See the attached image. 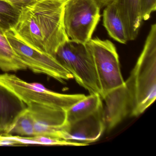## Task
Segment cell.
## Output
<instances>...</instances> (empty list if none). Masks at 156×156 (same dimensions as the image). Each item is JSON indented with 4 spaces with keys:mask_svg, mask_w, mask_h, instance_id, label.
Wrapping results in <instances>:
<instances>
[{
    "mask_svg": "<svg viewBox=\"0 0 156 156\" xmlns=\"http://www.w3.org/2000/svg\"><path fill=\"white\" fill-rule=\"evenodd\" d=\"M66 0H37L21 10L12 30L29 46L55 57L60 46L69 40L64 24Z\"/></svg>",
    "mask_w": 156,
    "mask_h": 156,
    "instance_id": "obj_1",
    "label": "cell"
},
{
    "mask_svg": "<svg viewBox=\"0 0 156 156\" xmlns=\"http://www.w3.org/2000/svg\"><path fill=\"white\" fill-rule=\"evenodd\" d=\"M130 100L129 115H140L156 98V24L151 25L143 50L125 82Z\"/></svg>",
    "mask_w": 156,
    "mask_h": 156,
    "instance_id": "obj_2",
    "label": "cell"
},
{
    "mask_svg": "<svg viewBox=\"0 0 156 156\" xmlns=\"http://www.w3.org/2000/svg\"><path fill=\"white\" fill-rule=\"evenodd\" d=\"M55 57L71 73L78 84L89 94H98L101 96L94 58L86 44L69 39L59 47Z\"/></svg>",
    "mask_w": 156,
    "mask_h": 156,
    "instance_id": "obj_3",
    "label": "cell"
},
{
    "mask_svg": "<svg viewBox=\"0 0 156 156\" xmlns=\"http://www.w3.org/2000/svg\"><path fill=\"white\" fill-rule=\"evenodd\" d=\"M0 84L14 93L26 105L37 103L66 110L86 96L83 94H67L46 89L38 83H29L14 74H0Z\"/></svg>",
    "mask_w": 156,
    "mask_h": 156,
    "instance_id": "obj_4",
    "label": "cell"
},
{
    "mask_svg": "<svg viewBox=\"0 0 156 156\" xmlns=\"http://www.w3.org/2000/svg\"><path fill=\"white\" fill-rule=\"evenodd\" d=\"M97 0H66L64 24L70 40L86 44L91 39L100 18Z\"/></svg>",
    "mask_w": 156,
    "mask_h": 156,
    "instance_id": "obj_5",
    "label": "cell"
},
{
    "mask_svg": "<svg viewBox=\"0 0 156 156\" xmlns=\"http://www.w3.org/2000/svg\"><path fill=\"white\" fill-rule=\"evenodd\" d=\"M94 62L101 90V97L114 88L124 85L116 48L108 40L91 39L86 43Z\"/></svg>",
    "mask_w": 156,
    "mask_h": 156,
    "instance_id": "obj_6",
    "label": "cell"
},
{
    "mask_svg": "<svg viewBox=\"0 0 156 156\" xmlns=\"http://www.w3.org/2000/svg\"><path fill=\"white\" fill-rule=\"evenodd\" d=\"M5 34L15 55L27 69L36 73L46 75L62 83L73 78L55 57L29 46L12 30Z\"/></svg>",
    "mask_w": 156,
    "mask_h": 156,
    "instance_id": "obj_7",
    "label": "cell"
},
{
    "mask_svg": "<svg viewBox=\"0 0 156 156\" xmlns=\"http://www.w3.org/2000/svg\"><path fill=\"white\" fill-rule=\"evenodd\" d=\"M34 122L35 136L61 139L67 127L66 110L51 106L30 103L27 105Z\"/></svg>",
    "mask_w": 156,
    "mask_h": 156,
    "instance_id": "obj_8",
    "label": "cell"
},
{
    "mask_svg": "<svg viewBox=\"0 0 156 156\" xmlns=\"http://www.w3.org/2000/svg\"><path fill=\"white\" fill-rule=\"evenodd\" d=\"M103 105L96 112L87 117L68 124L61 139L87 146L95 142L105 130L102 114Z\"/></svg>",
    "mask_w": 156,
    "mask_h": 156,
    "instance_id": "obj_9",
    "label": "cell"
},
{
    "mask_svg": "<svg viewBox=\"0 0 156 156\" xmlns=\"http://www.w3.org/2000/svg\"><path fill=\"white\" fill-rule=\"evenodd\" d=\"M101 98L105 102L102 114L105 130L109 131L129 115V95L125 84L108 91Z\"/></svg>",
    "mask_w": 156,
    "mask_h": 156,
    "instance_id": "obj_10",
    "label": "cell"
},
{
    "mask_svg": "<svg viewBox=\"0 0 156 156\" xmlns=\"http://www.w3.org/2000/svg\"><path fill=\"white\" fill-rule=\"evenodd\" d=\"M27 105L14 93L0 84V136H6Z\"/></svg>",
    "mask_w": 156,
    "mask_h": 156,
    "instance_id": "obj_11",
    "label": "cell"
},
{
    "mask_svg": "<svg viewBox=\"0 0 156 156\" xmlns=\"http://www.w3.org/2000/svg\"><path fill=\"white\" fill-rule=\"evenodd\" d=\"M112 2L125 25L129 41H134L143 22L141 0H113Z\"/></svg>",
    "mask_w": 156,
    "mask_h": 156,
    "instance_id": "obj_12",
    "label": "cell"
},
{
    "mask_svg": "<svg viewBox=\"0 0 156 156\" xmlns=\"http://www.w3.org/2000/svg\"><path fill=\"white\" fill-rule=\"evenodd\" d=\"M102 105V98L99 94L86 96L66 110L67 123L70 124L89 116L98 111Z\"/></svg>",
    "mask_w": 156,
    "mask_h": 156,
    "instance_id": "obj_13",
    "label": "cell"
},
{
    "mask_svg": "<svg viewBox=\"0 0 156 156\" xmlns=\"http://www.w3.org/2000/svg\"><path fill=\"white\" fill-rule=\"evenodd\" d=\"M103 25L109 36L115 41L122 44L128 41L125 25L112 2L107 5L104 10Z\"/></svg>",
    "mask_w": 156,
    "mask_h": 156,
    "instance_id": "obj_14",
    "label": "cell"
},
{
    "mask_svg": "<svg viewBox=\"0 0 156 156\" xmlns=\"http://www.w3.org/2000/svg\"><path fill=\"white\" fill-rule=\"evenodd\" d=\"M27 69L15 55L5 32L0 28V70L8 73Z\"/></svg>",
    "mask_w": 156,
    "mask_h": 156,
    "instance_id": "obj_15",
    "label": "cell"
},
{
    "mask_svg": "<svg viewBox=\"0 0 156 156\" xmlns=\"http://www.w3.org/2000/svg\"><path fill=\"white\" fill-rule=\"evenodd\" d=\"M6 136L20 137L35 136L34 119L28 106L17 118Z\"/></svg>",
    "mask_w": 156,
    "mask_h": 156,
    "instance_id": "obj_16",
    "label": "cell"
},
{
    "mask_svg": "<svg viewBox=\"0 0 156 156\" xmlns=\"http://www.w3.org/2000/svg\"><path fill=\"white\" fill-rule=\"evenodd\" d=\"M21 10L6 0H0V28L5 33L14 30Z\"/></svg>",
    "mask_w": 156,
    "mask_h": 156,
    "instance_id": "obj_17",
    "label": "cell"
},
{
    "mask_svg": "<svg viewBox=\"0 0 156 156\" xmlns=\"http://www.w3.org/2000/svg\"><path fill=\"white\" fill-rule=\"evenodd\" d=\"M156 9V0H141V16L143 21L147 20Z\"/></svg>",
    "mask_w": 156,
    "mask_h": 156,
    "instance_id": "obj_18",
    "label": "cell"
},
{
    "mask_svg": "<svg viewBox=\"0 0 156 156\" xmlns=\"http://www.w3.org/2000/svg\"><path fill=\"white\" fill-rule=\"evenodd\" d=\"M21 10L23 8L34 3L37 0H6Z\"/></svg>",
    "mask_w": 156,
    "mask_h": 156,
    "instance_id": "obj_19",
    "label": "cell"
},
{
    "mask_svg": "<svg viewBox=\"0 0 156 156\" xmlns=\"http://www.w3.org/2000/svg\"><path fill=\"white\" fill-rule=\"evenodd\" d=\"M99 3L101 8L106 7L107 5L112 2L113 0H97Z\"/></svg>",
    "mask_w": 156,
    "mask_h": 156,
    "instance_id": "obj_20",
    "label": "cell"
}]
</instances>
